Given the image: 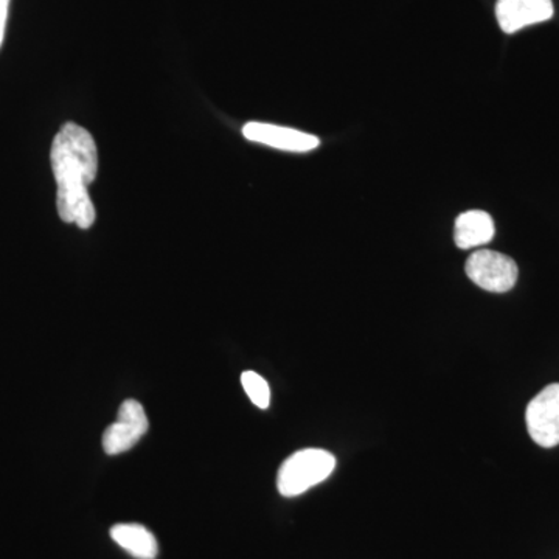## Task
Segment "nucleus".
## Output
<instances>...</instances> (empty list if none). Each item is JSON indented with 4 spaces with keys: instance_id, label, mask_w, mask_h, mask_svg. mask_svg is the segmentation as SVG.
<instances>
[{
    "instance_id": "1",
    "label": "nucleus",
    "mask_w": 559,
    "mask_h": 559,
    "mask_svg": "<svg viewBox=\"0 0 559 559\" xmlns=\"http://www.w3.org/2000/svg\"><path fill=\"white\" fill-rule=\"evenodd\" d=\"M50 162L58 187V215L64 223L90 229L97 213L87 187L98 173V151L91 132L72 121L66 123L51 143Z\"/></svg>"
},
{
    "instance_id": "2",
    "label": "nucleus",
    "mask_w": 559,
    "mask_h": 559,
    "mask_svg": "<svg viewBox=\"0 0 559 559\" xmlns=\"http://www.w3.org/2000/svg\"><path fill=\"white\" fill-rule=\"evenodd\" d=\"M336 468V457L329 451L301 450L290 455L280 466L277 476L278 492L285 498H296L320 481L329 479Z\"/></svg>"
},
{
    "instance_id": "3",
    "label": "nucleus",
    "mask_w": 559,
    "mask_h": 559,
    "mask_svg": "<svg viewBox=\"0 0 559 559\" xmlns=\"http://www.w3.org/2000/svg\"><path fill=\"white\" fill-rule=\"evenodd\" d=\"M466 275L471 282L489 293H509L516 285V261L495 250H476L466 261Z\"/></svg>"
},
{
    "instance_id": "4",
    "label": "nucleus",
    "mask_w": 559,
    "mask_h": 559,
    "mask_svg": "<svg viewBox=\"0 0 559 559\" xmlns=\"http://www.w3.org/2000/svg\"><path fill=\"white\" fill-rule=\"evenodd\" d=\"M525 421L530 437L543 448L559 444V384L540 390L527 406Z\"/></svg>"
},
{
    "instance_id": "5",
    "label": "nucleus",
    "mask_w": 559,
    "mask_h": 559,
    "mask_svg": "<svg viewBox=\"0 0 559 559\" xmlns=\"http://www.w3.org/2000/svg\"><path fill=\"white\" fill-rule=\"evenodd\" d=\"M148 428V417L142 404L127 400L121 404L116 421L103 433V450L109 455L123 454L139 443Z\"/></svg>"
},
{
    "instance_id": "6",
    "label": "nucleus",
    "mask_w": 559,
    "mask_h": 559,
    "mask_svg": "<svg viewBox=\"0 0 559 559\" xmlns=\"http://www.w3.org/2000/svg\"><path fill=\"white\" fill-rule=\"evenodd\" d=\"M554 0H498L496 17L503 32L513 33L554 17Z\"/></svg>"
},
{
    "instance_id": "7",
    "label": "nucleus",
    "mask_w": 559,
    "mask_h": 559,
    "mask_svg": "<svg viewBox=\"0 0 559 559\" xmlns=\"http://www.w3.org/2000/svg\"><path fill=\"white\" fill-rule=\"evenodd\" d=\"M242 134L250 142L272 146L275 150L290 151V153H308L320 145V140L308 132L290 130L277 124L260 123V121H250L242 128Z\"/></svg>"
},
{
    "instance_id": "8",
    "label": "nucleus",
    "mask_w": 559,
    "mask_h": 559,
    "mask_svg": "<svg viewBox=\"0 0 559 559\" xmlns=\"http://www.w3.org/2000/svg\"><path fill=\"white\" fill-rule=\"evenodd\" d=\"M495 221L487 212L469 210L455 221V245L460 249L479 248L495 238Z\"/></svg>"
},
{
    "instance_id": "9",
    "label": "nucleus",
    "mask_w": 559,
    "mask_h": 559,
    "mask_svg": "<svg viewBox=\"0 0 559 559\" xmlns=\"http://www.w3.org/2000/svg\"><path fill=\"white\" fill-rule=\"evenodd\" d=\"M110 538L131 557L156 559L159 544L148 528L140 524H117L110 528Z\"/></svg>"
},
{
    "instance_id": "10",
    "label": "nucleus",
    "mask_w": 559,
    "mask_h": 559,
    "mask_svg": "<svg viewBox=\"0 0 559 559\" xmlns=\"http://www.w3.org/2000/svg\"><path fill=\"white\" fill-rule=\"evenodd\" d=\"M241 384L249 400L255 404L259 409H267L271 404V389L266 380L260 377L255 371H245L241 374Z\"/></svg>"
},
{
    "instance_id": "11",
    "label": "nucleus",
    "mask_w": 559,
    "mask_h": 559,
    "mask_svg": "<svg viewBox=\"0 0 559 559\" xmlns=\"http://www.w3.org/2000/svg\"><path fill=\"white\" fill-rule=\"evenodd\" d=\"M10 0H0V47L5 38L7 20H9Z\"/></svg>"
}]
</instances>
